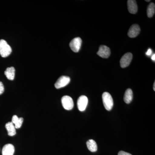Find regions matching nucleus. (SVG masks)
Returning a JSON list of instances; mask_svg holds the SVG:
<instances>
[{
	"mask_svg": "<svg viewBox=\"0 0 155 155\" xmlns=\"http://www.w3.org/2000/svg\"><path fill=\"white\" fill-rule=\"evenodd\" d=\"M5 127L10 136H14L16 134V128L12 122H8L6 124Z\"/></svg>",
	"mask_w": 155,
	"mask_h": 155,
	"instance_id": "12",
	"label": "nucleus"
},
{
	"mask_svg": "<svg viewBox=\"0 0 155 155\" xmlns=\"http://www.w3.org/2000/svg\"><path fill=\"white\" fill-rule=\"evenodd\" d=\"M12 52V48L7 42L4 39L0 40V55L3 58H6Z\"/></svg>",
	"mask_w": 155,
	"mask_h": 155,
	"instance_id": "1",
	"label": "nucleus"
},
{
	"mask_svg": "<svg viewBox=\"0 0 155 155\" xmlns=\"http://www.w3.org/2000/svg\"><path fill=\"white\" fill-rule=\"evenodd\" d=\"M127 8H128V11L130 14H136L138 10L136 1L134 0L127 1Z\"/></svg>",
	"mask_w": 155,
	"mask_h": 155,
	"instance_id": "10",
	"label": "nucleus"
},
{
	"mask_svg": "<svg viewBox=\"0 0 155 155\" xmlns=\"http://www.w3.org/2000/svg\"><path fill=\"white\" fill-rule=\"evenodd\" d=\"M63 107L66 110H70L74 107V102L72 97L69 96H64L61 99Z\"/></svg>",
	"mask_w": 155,
	"mask_h": 155,
	"instance_id": "3",
	"label": "nucleus"
},
{
	"mask_svg": "<svg viewBox=\"0 0 155 155\" xmlns=\"http://www.w3.org/2000/svg\"><path fill=\"white\" fill-rule=\"evenodd\" d=\"M87 148L90 151L92 152H95L97 151V146L96 142L93 140H89L87 142Z\"/></svg>",
	"mask_w": 155,
	"mask_h": 155,
	"instance_id": "16",
	"label": "nucleus"
},
{
	"mask_svg": "<svg viewBox=\"0 0 155 155\" xmlns=\"http://www.w3.org/2000/svg\"><path fill=\"white\" fill-rule=\"evenodd\" d=\"M133 92L131 89H127L125 92L124 94V100L125 103L127 104H130L133 100Z\"/></svg>",
	"mask_w": 155,
	"mask_h": 155,
	"instance_id": "14",
	"label": "nucleus"
},
{
	"mask_svg": "<svg viewBox=\"0 0 155 155\" xmlns=\"http://www.w3.org/2000/svg\"><path fill=\"white\" fill-rule=\"evenodd\" d=\"M81 43H82V40L80 38H75L70 42L69 43V46L73 52L77 53L80 49Z\"/></svg>",
	"mask_w": 155,
	"mask_h": 155,
	"instance_id": "4",
	"label": "nucleus"
},
{
	"mask_svg": "<svg viewBox=\"0 0 155 155\" xmlns=\"http://www.w3.org/2000/svg\"><path fill=\"white\" fill-rule=\"evenodd\" d=\"M133 55L130 53H127L122 56L120 60V66L122 68L127 67L130 65V62L132 61Z\"/></svg>",
	"mask_w": 155,
	"mask_h": 155,
	"instance_id": "6",
	"label": "nucleus"
},
{
	"mask_svg": "<svg viewBox=\"0 0 155 155\" xmlns=\"http://www.w3.org/2000/svg\"><path fill=\"white\" fill-rule=\"evenodd\" d=\"M140 31V28L139 25L137 24H134L131 25L129 28L127 35L129 37L134 38L136 37L139 34Z\"/></svg>",
	"mask_w": 155,
	"mask_h": 155,
	"instance_id": "9",
	"label": "nucleus"
},
{
	"mask_svg": "<svg viewBox=\"0 0 155 155\" xmlns=\"http://www.w3.org/2000/svg\"><path fill=\"white\" fill-rule=\"evenodd\" d=\"M118 155H132L129 153L121 151L118 153Z\"/></svg>",
	"mask_w": 155,
	"mask_h": 155,
	"instance_id": "19",
	"label": "nucleus"
},
{
	"mask_svg": "<svg viewBox=\"0 0 155 155\" xmlns=\"http://www.w3.org/2000/svg\"><path fill=\"white\" fill-rule=\"evenodd\" d=\"M145 1H146V2H149L150 1V0H148V1H147H147H146V0Z\"/></svg>",
	"mask_w": 155,
	"mask_h": 155,
	"instance_id": "23",
	"label": "nucleus"
},
{
	"mask_svg": "<svg viewBox=\"0 0 155 155\" xmlns=\"http://www.w3.org/2000/svg\"><path fill=\"white\" fill-rule=\"evenodd\" d=\"M23 122V118H19L16 115H14L12 117V122L14 124L16 129H19L22 126Z\"/></svg>",
	"mask_w": 155,
	"mask_h": 155,
	"instance_id": "15",
	"label": "nucleus"
},
{
	"mask_svg": "<svg viewBox=\"0 0 155 155\" xmlns=\"http://www.w3.org/2000/svg\"><path fill=\"white\" fill-rule=\"evenodd\" d=\"M103 104L105 108L108 111L112 110L114 106V101L109 93L105 92L102 95Z\"/></svg>",
	"mask_w": 155,
	"mask_h": 155,
	"instance_id": "2",
	"label": "nucleus"
},
{
	"mask_svg": "<svg viewBox=\"0 0 155 155\" xmlns=\"http://www.w3.org/2000/svg\"><path fill=\"white\" fill-rule=\"evenodd\" d=\"M111 51L110 48L105 45H101L99 49L97 54L103 58H108L110 55Z\"/></svg>",
	"mask_w": 155,
	"mask_h": 155,
	"instance_id": "8",
	"label": "nucleus"
},
{
	"mask_svg": "<svg viewBox=\"0 0 155 155\" xmlns=\"http://www.w3.org/2000/svg\"><path fill=\"white\" fill-rule=\"evenodd\" d=\"M153 88L154 91H155V82L154 83L153 87Z\"/></svg>",
	"mask_w": 155,
	"mask_h": 155,
	"instance_id": "22",
	"label": "nucleus"
},
{
	"mask_svg": "<svg viewBox=\"0 0 155 155\" xmlns=\"http://www.w3.org/2000/svg\"><path fill=\"white\" fill-rule=\"evenodd\" d=\"M15 148L13 145L8 143L4 146L2 150V155H14Z\"/></svg>",
	"mask_w": 155,
	"mask_h": 155,
	"instance_id": "11",
	"label": "nucleus"
},
{
	"mask_svg": "<svg viewBox=\"0 0 155 155\" xmlns=\"http://www.w3.org/2000/svg\"><path fill=\"white\" fill-rule=\"evenodd\" d=\"M88 104V98L84 95H82L78 98L77 101V107L79 111H84L85 109Z\"/></svg>",
	"mask_w": 155,
	"mask_h": 155,
	"instance_id": "7",
	"label": "nucleus"
},
{
	"mask_svg": "<svg viewBox=\"0 0 155 155\" xmlns=\"http://www.w3.org/2000/svg\"><path fill=\"white\" fill-rule=\"evenodd\" d=\"M15 69L14 67L7 68L5 72V75L7 78L10 80H13L15 77Z\"/></svg>",
	"mask_w": 155,
	"mask_h": 155,
	"instance_id": "13",
	"label": "nucleus"
},
{
	"mask_svg": "<svg viewBox=\"0 0 155 155\" xmlns=\"http://www.w3.org/2000/svg\"><path fill=\"white\" fill-rule=\"evenodd\" d=\"M152 53V51L151 49L150 48L147 51L146 53V54L147 56H150L151 55Z\"/></svg>",
	"mask_w": 155,
	"mask_h": 155,
	"instance_id": "20",
	"label": "nucleus"
},
{
	"mask_svg": "<svg viewBox=\"0 0 155 155\" xmlns=\"http://www.w3.org/2000/svg\"><path fill=\"white\" fill-rule=\"evenodd\" d=\"M70 81V78L68 76H62L58 78V80L55 84V87L56 88H62L67 86Z\"/></svg>",
	"mask_w": 155,
	"mask_h": 155,
	"instance_id": "5",
	"label": "nucleus"
},
{
	"mask_svg": "<svg viewBox=\"0 0 155 155\" xmlns=\"http://www.w3.org/2000/svg\"><path fill=\"white\" fill-rule=\"evenodd\" d=\"M155 12V5L151 3L149 5L147 9V15L148 17L151 18L154 15Z\"/></svg>",
	"mask_w": 155,
	"mask_h": 155,
	"instance_id": "17",
	"label": "nucleus"
},
{
	"mask_svg": "<svg viewBox=\"0 0 155 155\" xmlns=\"http://www.w3.org/2000/svg\"><path fill=\"white\" fill-rule=\"evenodd\" d=\"M5 91V87L2 82L0 81V95L2 94Z\"/></svg>",
	"mask_w": 155,
	"mask_h": 155,
	"instance_id": "18",
	"label": "nucleus"
},
{
	"mask_svg": "<svg viewBox=\"0 0 155 155\" xmlns=\"http://www.w3.org/2000/svg\"><path fill=\"white\" fill-rule=\"evenodd\" d=\"M151 59H152V60L153 61H154L155 62V54H153V55L152 56Z\"/></svg>",
	"mask_w": 155,
	"mask_h": 155,
	"instance_id": "21",
	"label": "nucleus"
}]
</instances>
